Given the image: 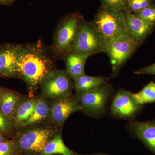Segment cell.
Returning <instances> with one entry per match:
<instances>
[{
	"instance_id": "cell-18",
	"label": "cell",
	"mask_w": 155,
	"mask_h": 155,
	"mask_svg": "<svg viewBox=\"0 0 155 155\" xmlns=\"http://www.w3.org/2000/svg\"><path fill=\"white\" fill-rule=\"evenodd\" d=\"M50 113V108L44 100H36L32 114L22 126H29L41 122L48 117Z\"/></svg>"
},
{
	"instance_id": "cell-28",
	"label": "cell",
	"mask_w": 155,
	"mask_h": 155,
	"mask_svg": "<svg viewBox=\"0 0 155 155\" xmlns=\"http://www.w3.org/2000/svg\"><path fill=\"white\" fill-rule=\"evenodd\" d=\"M4 141H5V139L3 137L2 134L0 133V143L3 142Z\"/></svg>"
},
{
	"instance_id": "cell-1",
	"label": "cell",
	"mask_w": 155,
	"mask_h": 155,
	"mask_svg": "<svg viewBox=\"0 0 155 155\" xmlns=\"http://www.w3.org/2000/svg\"><path fill=\"white\" fill-rule=\"evenodd\" d=\"M17 66L20 78L25 81L31 90L40 86L47 75L55 69L52 59L41 40L22 45Z\"/></svg>"
},
{
	"instance_id": "cell-11",
	"label": "cell",
	"mask_w": 155,
	"mask_h": 155,
	"mask_svg": "<svg viewBox=\"0 0 155 155\" xmlns=\"http://www.w3.org/2000/svg\"><path fill=\"white\" fill-rule=\"evenodd\" d=\"M21 46L12 43L0 46V77L20 78L17 61Z\"/></svg>"
},
{
	"instance_id": "cell-8",
	"label": "cell",
	"mask_w": 155,
	"mask_h": 155,
	"mask_svg": "<svg viewBox=\"0 0 155 155\" xmlns=\"http://www.w3.org/2000/svg\"><path fill=\"white\" fill-rule=\"evenodd\" d=\"M132 94L121 89L115 95L110 107L111 114L114 117L131 120L141 110L143 105L136 101Z\"/></svg>"
},
{
	"instance_id": "cell-15",
	"label": "cell",
	"mask_w": 155,
	"mask_h": 155,
	"mask_svg": "<svg viewBox=\"0 0 155 155\" xmlns=\"http://www.w3.org/2000/svg\"><path fill=\"white\" fill-rule=\"evenodd\" d=\"M108 81V78L103 76H92L85 74L74 81V88L77 94H79L95 90L107 84Z\"/></svg>"
},
{
	"instance_id": "cell-19",
	"label": "cell",
	"mask_w": 155,
	"mask_h": 155,
	"mask_svg": "<svg viewBox=\"0 0 155 155\" xmlns=\"http://www.w3.org/2000/svg\"><path fill=\"white\" fill-rule=\"evenodd\" d=\"M36 100H27L17 106L14 114L16 125L22 126L32 114Z\"/></svg>"
},
{
	"instance_id": "cell-26",
	"label": "cell",
	"mask_w": 155,
	"mask_h": 155,
	"mask_svg": "<svg viewBox=\"0 0 155 155\" xmlns=\"http://www.w3.org/2000/svg\"><path fill=\"white\" fill-rule=\"evenodd\" d=\"M8 124L4 115L0 112V131H5L7 129Z\"/></svg>"
},
{
	"instance_id": "cell-21",
	"label": "cell",
	"mask_w": 155,
	"mask_h": 155,
	"mask_svg": "<svg viewBox=\"0 0 155 155\" xmlns=\"http://www.w3.org/2000/svg\"><path fill=\"white\" fill-rule=\"evenodd\" d=\"M133 14L139 19L155 25V3Z\"/></svg>"
},
{
	"instance_id": "cell-12",
	"label": "cell",
	"mask_w": 155,
	"mask_h": 155,
	"mask_svg": "<svg viewBox=\"0 0 155 155\" xmlns=\"http://www.w3.org/2000/svg\"><path fill=\"white\" fill-rule=\"evenodd\" d=\"M50 110L52 120L58 125H62L70 115L82 110L77 97L70 95L55 99Z\"/></svg>"
},
{
	"instance_id": "cell-14",
	"label": "cell",
	"mask_w": 155,
	"mask_h": 155,
	"mask_svg": "<svg viewBox=\"0 0 155 155\" xmlns=\"http://www.w3.org/2000/svg\"><path fill=\"white\" fill-rule=\"evenodd\" d=\"M91 56L88 54H82L72 51L65 57L66 72L75 81L78 78L85 75L84 67L87 60Z\"/></svg>"
},
{
	"instance_id": "cell-13",
	"label": "cell",
	"mask_w": 155,
	"mask_h": 155,
	"mask_svg": "<svg viewBox=\"0 0 155 155\" xmlns=\"http://www.w3.org/2000/svg\"><path fill=\"white\" fill-rule=\"evenodd\" d=\"M128 129L155 155V120L147 122L132 121Z\"/></svg>"
},
{
	"instance_id": "cell-25",
	"label": "cell",
	"mask_w": 155,
	"mask_h": 155,
	"mask_svg": "<svg viewBox=\"0 0 155 155\" xmlns=\"http://www.w3.org/2000/svg\"><path fill=\"white\" fill-rule=\"evenodd\" d=\"M134 73L136 75L148 74L155 75V63L147 67L137 69L134 72Z\"/></svg>"
},
{
	"instance_id": "cell-27",
	"label": "cell",
	"mask_w": 155,
	"mask_h": 155,
	"mask_svg": "<svg viewBox=\"0 0 155 155\" xmlns=\"http://www.w3.org/2000/svg\"><path fill=\"white\" fill-rule=\"evenodd\" d=\"M15 0H0V5L10 6L14 2Z\"/></svg>"
},
{
	"instance_id": "cell-2",
	"label": "cell",
	"mask_w": 155,
	"mask_h": 155,
	"mask_svg": "<svg viewBox=\"0 0 155 155\" xmlns=\"http://www.w3.org/2000/svg\"><path fill=\"white\" fill-rule=\"evenodd\" d=\"M91 22L101 42L102 52L112 42L127 34L125 16L122 11L101 5Z\"/></svg>"
},
{
	"instance_id": "cell-16",
	"label": "cell",
	"mask_w": 155,
	"mask_h": 155,
	"mask_svg": "<svg viewBox=\"0 0 155 155\" xmlns=\"http://www.w3.org/2000/svg\"><path fill=\"white\" fill-rule=\"evenodd\" d=\"M19 101V96L16 93L9 90H0L1 112L8 119L14 116Z\"/></svg>"
},
{
	"instance_id": "cell-9",
	"label": "cell",
	"mask_w": 155,
	"mask_h": 155,
	"mask_svg": "<svg viewBox=\"0 0 155 155\" xmlns=\"http://www.w3.org/2000/svg\"><path fill=\"white\" fill-rule=\"evenodd\" d=\"M53 134L52 130L49 128H33L22 133L18 138L17 144L25 152L41 153Z\"/></svg>"
},
{
	"instance_id": "cell-23",
	"label": "cell",
	"mask_w": 155,
	"mask_h": 155,
	"mask_svg": "<svg viewBox=\"0 0 155 155\" xmlns=\"http://www.w3.org/2000/svg\"><path fill=\"white\" fill-rule=\"evenodd\" d=\"M102 6L115 11H122L127 9V0H100Z\"/></svg>"
},
{
	"instance_id": "cell-20",
	"label": "cell",
	"mask_w": 155,
	"mask_h": 155,
	"mask_svg": "<svg viewBox=\"0 0 155 155\" xmlns=\"http://www.w3.org/2000/svg\"><path fill=\"white\" fill-rule=\"evenodd\" d=\"M132 94L136 101L142 105L145 104L155 103V82L151 81L140 91Z\"/></svg>"
},
{
	"instance_id": "cell-6",
	"label": "cell",
	"mask_w": 155,
	"mask_h": 155,
	"mask_svg": "<svg viewBox=\"0 0 155 155\" xmlns=\"http://www.w3.org/2000/svg\"><path fill=\"white\" fill-rule=\"evenodd\" d=\"M139 46L130 40L127 34L115 40L104 49L103 53L110 60L113 78L118 76L125 62Z\"/></svg>"
},
{
	"instance_id": "cell-10",
	"label": "cell",
	"mask_w": 155,
	"mask_h": 155,
	"mask_svg": "<svg viewBox=\"0 0 155 155\" xmlns=\"http://www.w3.org/2000/svg\"><path fill=\"white\" fill-rule=\"evenodd\" d=\"M125 16L126 32L130 40L141 45L155 28V25L139 19L126 9Z\"/></svg>"
},
{
	"instance_id": "cell-7",
	"label": "cell",
	"mask_w": 155,
	"mask_h": 155,
	"mask_svg": "<svg viewBox=\"0 0 155 155\" xmlns=\"http://www.w3.org/2000/svg\"><path fill=\"white\" fill-rule=\"evenodd\" d=\"M102 46L91 22L84 20L78 31L73 51L90 56L102 52Z\"/></svg>"
},
{
	"instance_id": "cell-30",
	"label": "cell",
	"mask_w": 155,
	"mask_h": 155,
	"mask_svg": "<svg viewBox=\"0 0 155 155\" xmlns=\"http://www.w3.org/2000/svg\"><path fill=\"white\" fill-rule=\"evenodd\" d=\"M0 90H1V89H0Z\"/></svg>"
},
{
	"instance_id": "cell-3",
	"label": "cell",
	"mask_w": 155,
	"mask_h": 155,
	"mask_svg": "<svg viewBox=\"0 0 155 155\" xmlns=\"http://www.w3.org/2000/svg\"><path fill=\"white\" fill-rule=\"evenodd\" d=\"M84 20L82 15L78 12L68 14L61 19L56 28L50 48L54 58L63 59L73 51L78 31Z\"/></svg>"
},
{
	"instance_id": "cell-4",
	"label": "cell",
	"mask_w": 155,
	"mask_h": 155,
	"mask_svg": "<svg viewBox=\"0 0 155 155\" xmlns=\"http://www.w3.org/2000/svg\"><path fill=\"white\" fill-rule=\"evenodd\" d=\"M40 86L44 96L54 99L72 95L74 87L71 78L66 71L56 69L47 75Z\"/></svg>"
},
{
	"instance_id": "cell-5",
	"label": "cell",
	"mask_w": 155,
	"mask_h": 155,
	"mask_svg": "<svg viewBox=\"0 0 155 155\" xmlns=\"http://www.w3.org/2000/svg\"><path fill=\"white\" fill-rule=\"evenodd\" d=\"M114 89L109 84L93 91L77 94L82 110L89 116L100 117L105 114L107 105Z\"/></svg>"
},
{
	"instance_id": "cell-24",
	"label": "cell",
	"mask_w": 155,
	"mask_h": 155,
	"mask_svg": "<svg viewBox=\"0 0 155 155\" xmlns=\"http://www.w3.org/2000/svg\"><path fill=\"white\" fill-rule=\"evenodd\" d=\"M16 146L12 141L0 143V155H14L16 152Z\"/></svg>"
},
{
	"instance_id": "cell-17",
	"label": "cell",
	"mask_w": 155,
	"mask_h": 155,
	"mask_svg": "<svg viewBox=\"0 0 155 155\" xmlns=\"http://www.w3.org/2000/svg\"><path fill=\"white\" fill-rule=\"evenodd\" d=\"M74 155L75 153L64 144L61 134L56 135L47 143L41 155Z\"/></svg>"
},
{
	"instance_id": "cell-22",
	"label": "cell",
	"mask_w": 155,
	"mask_h": 155,
	"mask_svg": "<svg viewBox=\"0 0 155 155\" xmlns=\"http://www.w3.org/2000/svg\"><path fill=\"white\" fill-rule=\"evenodd\" d=\"M154 3V0H127V9L134 14Z\"/></svg>"
},
{
	"instance_id": "cell-29",
	"label": "cell",
	"mask_w": 155,
	"mask_h": 155,
	"mask_svg": "<svg viewBox=\"0 0 155 155\" xmlns=\"http://www.w3.org/2000/svg\"><path fill=\"white\" fill-rule=\"evenodd\" d=\"M92 155H107L106 154H101V153H97L95 154H93Z\"/></svg>"
}]
</instances>
